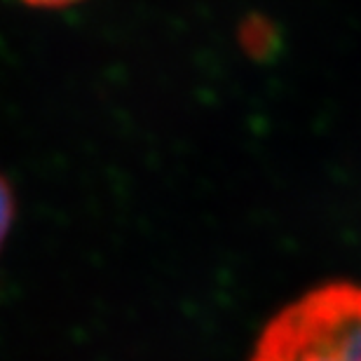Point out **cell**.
Masks as SVG:
<instances>
[{
	"mask_svg": "<svg viewBox=\"0 0 361 361\" xmlns=\"http://www.w3.org/2000/svg\"><path fill=\"white\" fill-rule=\"evenodd\" d=\"M251 361H361V286L324 284L265 326Z\"/></svg>",
	"mask_w": 361,
	"mask_h": 361,
	"instance_id": "6da1fadb",
	"label": "cell"
},
{
	"mask_svg": "<svg viewBox=\"0 0 361 361\" xmlns=\"http://www.w3.org/2000/svg\"><path fill=\"white\" fill-rule=\"evenodd\" d=\"M14 219H17V195L3 171H0V254L5 249L7 237L12 233Z\"/></svg>",
	"mask_w": 361,
	"mask_h": 361,
	"instance_id": "7a4b0ae2",
	"label": "cell"
},
{
	"mask_svg": "<svg viewBox=\"0 0 361 361\" xmlns=\"http://www.w3.org/2000/svg\"><path fill=\"white\" fill-rule=\"evenodd\" d=\"M17 3L33 7V10H66V7H73L82 0H17Z\"/></svg>",
	"mask_w": 361,
	"mask_h": 361,
	"instance_id": "3957f363",
	"label": "cell"
}]
</instances>
